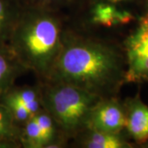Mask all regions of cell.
I'll use <instances>...</instances> for the list:
<instances>
[{
  "instance_id": "obj_1",
  "label": "cell",
  "mask_w": 148,
  "mask_h": 148,
  "mask_svg": "<svg viewBox=\"0 0 148 148\" xmlns=\"http://www.w3.org/2000/svg\"><path fill=\"white\" fill-rule=\"evenodd\" d=\"M126 69L123 46L91 34L88 28L69 24V19L48 81L73 85L101 98L114 97L125 84Z\"/></svg>"
},
{
  "instance_id": "obj_17",
  "label": "cell",
  "mask_w": 148,
  "mask_h": 148,
  "mask_svg": "<svg viewBox=\"0 0 148 148\" xmlns=\"http://www.w3.org/2000/svg\"><path fill=\"white\" fill-rule=\"evenodd\" d=\"M21 146L19 143L6 141V140H1L0 139V148H20Z\"/></svg>"
},
{
  "instance_id": "obj_10",
  "label": "cell",
  "mask_w": 148,
  "mask_h": 148,
  "mask_svg": "<svg viewBox=\"0 0 148 148\" xmlns=\"http://www.w3.org/2000/svg\"><path fill=\"white\" fill-rule=\"evenodd\" d=\"M21 9L19 0H0V45L8 43Z\"/></svg>"
},
{
  "instance_id": "obj_7",
  "label": "cell",
  "mask_w": 148,
  "mask_h": 148,
  "mask_svg": "<svg viewBox=\"0 0 148 148\" xmlns=\"http://www.w3.org/2000/svg\"><path fill=\"white\" fill-rule=\"evenodd\" d=\"M86 10L87 11L89 27L107 28L122 27L135 20V16L131 12L120 9L117 5L109 3H95Z\"/></svg>"
},
{
  "instance_id": "obj_6",
  "label": "cell",
  "mask_w": 148,
  "mask_h": 148,
  "mask_svg": "<svg viewBox=\"0 0 148 148\" xmlns=\"http://www.w3.org/2000/svg\"><path fill=\"white\" fill-rule=\"evenodd\" d=\"M123 103L126 114L124 133L141 147L148 142V106L139 94L127 98Z\"/></svg>"
},
{
  "instance_id": "obj_5",
  "label": "cell",
  "mask_w": 148,
  "mask_h": 148,
  "mask_svg": "<svg viewBox=\"0 0 148 148\" xmlns=\"http://www.w3.org/2000/svg\"><path fill=\"white\" fill-rule=\"evenodd\" d=\"M126 114L123 103L117 96L101 98L90 111L86 128L104 132H124Z\"/></svg>"
},
{
  "instance_id": "obj_9",
  "label": "cell",
  "mask_w": 148,
  "mask_h": 148,
  "mask_svg": "<svg viewBox=\"0 0 148 148\" xmlns=\"http://www.w3.org/2000/svg\"><path fill=\"white\" fill-rule=\"evenodd\" d=\"M27 72L8 43L0 45V98Z\"/></svg>"
},
{
  "instance_id": "obj_15",
  "label": "cell",
  "mask_w": 148,
  "mask_h": 148,
  "mask_svg": "<svg viewBox=\"0 0 148 148\" xmlns=\"http://www.w3.org/2000/svg\"><path fill=\"white\" fill-rule=\"evenodd\" d=\"M23 8L63 12L72 8L77 0H19Z\"/></svg>"
},
{
  "instance_id": "obj_12",
  "label": "cell",
  "mask_w": 148,
  "mask_h": 148,
  "mask_svg": "<svg viewBox=\"0 0 148 148\" xmlns=\"http://www.w3.org/2000/svg\"><path fill=\"white\" fill-rule=\"evenodd\" d=\"M21 127L13 120L9 110L0 102V139L20 143Z\"/></svg>"
},
{
  "instance_id": "obj_4",
  "label": "cell",
  "mask_w": 148,
  "mask_h": 148,
  "mask_svg": "<svg viewBox=\"0 0 148 148\" xmlns=\"http://www.w3.org/2000/svg\"><path fill=\"white\" fill-rule=\"evenodd\" d=\"M127 69L125 83L148 81V11L139 17L138 26L123 45Z\"/></svg>"
},
{
  "instance_id": "obj_14",
  "label": "cell",
  "mask_w": 148,
  "mask_h": 148,
  "mask_svg": "<svg viewBox=\"0 0 148 148\" xmlns=\"http://www.w3.org/2000/svg\"><path fill=\"white\" fill-rule=\"evenodd\" d=\"M20 143L24 148H44L42 133L36 120L32 118L21 127Z\"/></svg>"
},
{
  "instance_id": "obj_2",
  "label": "cell",
  "mask_w": 148,
  "mask_h": 148,
  "mask_svg": "<svg viewBox=\"0 0 148 148\" xmlns=\"http://www.w3.org/2000/svg\"><path fill=\"white\" fill-rule=\"evenodd\" d=\"M68 20L63 12L22 7L8 45L39 82L50 77L61 52Z\"/></svg>"
},
{
  "instance_id": "obj_11",
  "label": "cell",
  "mask_w": 148,
  "mask_h": 148,
  "mask_svg": "<svg viewBox=\"0 0 148 148\" xmlns=\"http://www.w3.org/2000/svg\"><path fill=\"white\" fill-rule=\"evenodd\" d=\"M9 91L22 103L33 117L43 109L42 93L40 83L36 85H13Z\"/></svg>"
},
{
  "instance_id": "obj_8",
  "label": "cell",
  "mask_w": 148,
  "mask_h": 148,
  "mask_svg": "<svg viewBox=\"0 0 148 148\" xmlns=\"http://www.w3.org/2000/svg\"><path fill=\"white\" fill-rule=\"evenodd\" d=\"M73 147L80 148H131L126 134L86 128L73 139Z\"/></svg>"
},
{
  "instance_id": "obj_13",
  "label": "cell",
  "mask_w": 148,
  "mask_h": 148,
  "mask_svg": "<svg viewBox=\"0 0 148 148\" xmlns=\"http://www.w3.org/2000/svg\"><path fill=\"white\" fill-rule=\"evenodd\" d=\"M0 102L7 107L13 120L19 127H22L32 118V114L27 110V108L9 90L6 91L2 95V97L0 98Z\"/></svg>"
},
{
  "instance_id": "obj_16",
  "label": "cell",
  "mask_w": 148,
  "mask_h": 148,
  "mask_svg": "<svg viewBox=\"0 0 148 148\" xmlns=\"http://www.w3.org/2000/svg\"><path fill=\"white\" fill-rule=\"evenodd\" d=\"M132 1H134V0H77V2L75 3V4L73 7L77 6L80 8H84L86 10L89 6L92 5L95 3H99V2L109 3H112V4L119 6L122 3L132 2Z\"/></svg>"
},
{
  "instance_id": "obj_19",
  "label": "cell",
  "mask_w": 148,
  "mask_h": 148,
  "mask_svg": "<svg viewBox=\"0 0 148 148\" xmlns=\"http://www.w3.org/2000/svg\"><path fill=\"white\" fill-rule=\"evenodd\" d=\"M141 147H144V148H148V142L147 143H145V144H143V146Z\"/></svg>"
},
{
  "instance_id": "obj_3",
  "label": "cell",
  "mask_w": 148,
  "mask_h": 148,
  "mask_svg": "<svg viewBox=\"0 0 148 148\" xmlns=\"http://www.w3.org/2000/svg\"><path fill=\"white\" fill-rule=\"evenodd\" d=\"M40 83L43 109L53 118L64 137L72 140L86 128L90 111L101 98L61 82Z\"/></svg>"
},
{
  "instance_id": "obj_18",
  "label": "cell",
  "mask_w": 148,
  "mask_h": 148,
  "mask_svg": "<svg viewBox=\"0 0 148 148\" xmlns=\"http://www.w3.org/2000/svg\"><path fill=\"white\" fill-rule=\"evenodd\" d=\"M143 3H144V4L146 6V8H147V11H148V0H142ZM146 11V12H147Z\"/></svg>"
}]
</instances>
